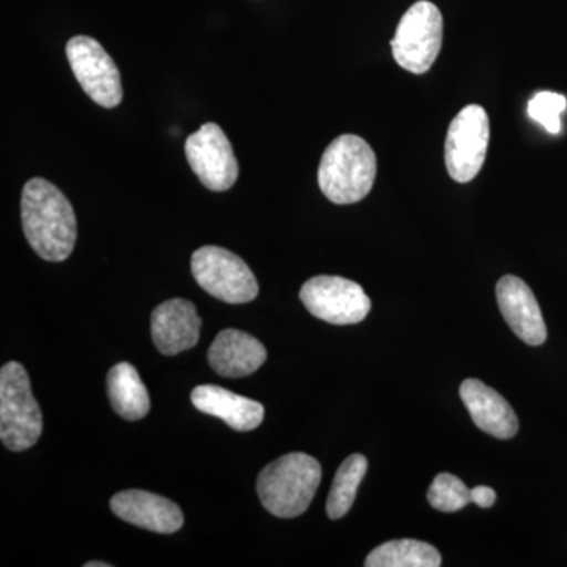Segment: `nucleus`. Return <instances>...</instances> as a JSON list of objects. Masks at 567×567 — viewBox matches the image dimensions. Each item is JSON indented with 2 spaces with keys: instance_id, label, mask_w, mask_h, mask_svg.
I'll return each instance as SVG.
<instances>
[{
  "instance_id": "39448f33",
  "label": "nucleus",
  "mask_w": 567,
  "mask_h": 567,
  "mask_svg": "<svg viewBox=\"0 0 567 567\" xmlns=\"http://www.w3.org/2000/svg\"><path fill=\"white\" fill-rule=\"evenodd\" d=\"M442 43V11L429 0H420L399 22L391 50L399 66L413 74H424L434 65Z\"/></svg>"
},
{
  "instance_id": "4be33fe9",
  "label": "nucleus",
  "mask_w": 567,
  "mask_h": 567,
  "mask_svg": "<svg viewBox=\"0 0 567 567\" xmlns=\"http://www.w3.org/2000/svg\"><path fill=\"white\" fill-rule=\"evenodd\" d=\"M496 494L494 488L487 486H477L472 488V503L475 505L483 507V509H488L495 505Z\"/></svg>"
},
{
  "instance_id": "423d86ee",
  "label": "nucleus",
  "mask_w": 567,
  "mask_h": 567,
  "mask_svg": "<svg viewBox=\"0 0 567 567\" xmlns=\"http://www.w3.org/2000/svg\"><path fill=\"white\" fill-rule=\"evenodd\" d=\"M192 271L205 292L224 303L245 305L259 295V282L251 268L237 254L219 246L197 249L193 254Z\"/></svg>"
},
{
  "instance_id": "412c9836",
  "label": "nucleus",
  "mask_w": 567,
  "mask_h": 567,
  "mask_svg": "<svg viewBox=\"0 0 567 567\" xmlns=\"http://www.w3.org/2000/svg\"><path fill=\"white\" fill-rule=\"evenodd\" d=\"M567 107L565 95L555 92H539L529 100L528 115L540 123L548 133L561 132V114Z\"/></svg>"
},
{
  "instance_id": "dca6fc26",
  "label": "nucleus",
  "mask_w": 567,
  "mask_h": 567,
  "mask_svg": "<svg viewBox=\"0 0 567 567\" xmlns=\"http://www.w3.org/2000/svg\"><path fill=\"white\" fill-rule=\"evenodd\" d=\"M192 402L199 412L219 417L238 432L254 431L262 424L265 416V409L260 402L216 385L194 388Z\"/></svg>"
},
{
  "instance_id": "f03ea898",
  "label": "nucleus",
  "mask_w": 567,
  "mask_h": 567,
  "mask_svg": "<svg viewBox=\"0 0 567 567\" xmlns=\"http://www.w3.org/2000/svg\"><path fill=\"white\" fill-rule=\"evenodd\" d=\"M377 156L363 137L342 134L323 152L319 186L333 204L360 203L374 186Z\"/></svg>"
},
{
  "instance_id": "f257e3e1",
  "label": "nucleus",
  "mask_w": 567,
  "mask_h": 567,
  "mask_svg": "<svg viewBox=\"0 0 567 567\" xmlns=\"http://www.w3.org/2000/svg\"><path fill=\"white\" fill-rule=\"evenodd\" d=\"M21 219L25 238L41 259L48 262L69 259L76 245V215L58 186L44 178H32L25 183Z\"/></svg>"
},
{
  "instance_id": "0eeeda50",
  "label": "nucleus",
  "mask_w": 567,
  "mask_h": 567,
  "mask_svg": "<svg viewBox=\"0 0 567 567\" xmlns=\"http://www.w3.org/2000/svg\"><path fill=\"white\" fill-rule=\"evenodd\" d=\"M491 125L480 104L464 107L447 128L445 162L447 174L457 183L475 181L486 162Z\"/></svg>"
},
{
  "instance_id": "5701e85b",
  "label": "nucleus",
  "mask_w": 567,
  "mask_h": 567,
  "mask_svg": "<svg viewBox=\"0 0 567 567\" xmlns=\"http://www.w3.org/2000/svg\"><path fill=\"white\" fill-rule=\"evenodd\" d=\"M85 567H111L110 563L91 561L85 563Z\"/></svg>"
},
{
  "instance_id": "2eb2a0df",
  "label": "nucleus",
  "mask_w": 567,
  "mask_h": 567,
  "mask_svg": "<svg viewBox=\"0 0 567 567\" xmlns=\"http://www.w3.org/2000/svg\"><path fill=\"white\" fill-rule=\"evenodd\" d=\"M267 360V350L259 339L238 330H224L208 350L213 371L229 379L251 375Z\"/></svg>"
},
{
  "instance_id": "ddd939ff",
  "label": "nucleus",
  "mask_w": 567,
  "mask_h": 567,
  "mask_svg": "<svg viewBox=\"0 0 567 567\" xmlns=\"http://www.w3.org/2000/svg\"><path fill=\"white\" fill-rule=\"evenodd\" d=\"M203 320L196 306L183 298L164 301L152 315V338L156 349L174 357L199 342Z\"/></svg>"
},
{
  "instance_id": "9d476101",
  "label": "nucleus",
  "mask_w": 567,
  "mask_h": 567,
  "mask_svg": "<svg viewBox=\"0 0 567 567\" xmlns=\"http://www.w3.org/2000/svg\"><path fill=\"white\" fill-rule=\"evenodd\" d=\"M186 159L205 188L223 193L238 178V162L233 145L216 123H205L185 142Z\"/></svg>"
},
{
  "instance_id": "6e6552de",
  "label": "nucleus",
  "mask_w": 567,
  "mask_h": 567,
  "mask_svg": "<svg viewBox=\"0 0 567 567\" xmlns=\"http://www.w3.org/2000/svg\"><path fill=\"white\" fill-rule=\"evenodd\" d=\"M300 298L312 316L333 324L363 322L372 306L360 284L341 276L309 279L301 287Z\"/></svg>"
},
{
  "instance_id": "4468645a",
  "label": "nucleus",
  "mask_w": 567,
  "mask_h": 567,
  "mask_svg": "<svg viewBox=\"0 0 567 567\" xmlns=\"http://www.w3.org/2000/svg\"><path fill=\"white\" fill-rule=\"evenodd\" d=\"M462 402H464L473 423L499 440H509L517 434L518 420L516 412L502 394L494 388L477 379L465 380L461 385Z\"/></svg>"
},
{
  "instance_id": "1a4fd4ad",
  "label": "nucleus",
  "mask_w": 567,
  "mask_h": 567,
  "mask_svg": "<svg viewBox=\"0 0 567 567\" xmlns=\"http://www.w3.org/2000/svg\"><path fill=\"white\" fill-rule=\"evenodd\" d=\"M66 58L82 91L93 102L107 110L121 104V71L99 41L87 35L73 37L66 43Z\"/></svg>"
},
{
  "instance_id": "a211bd4d",
  "label": "nucleus",
  "mask_w": 567,
  "mask_h": 567,
  "mask_svg": "<svg viewBox=\"0 0 567 567\" xmlns=\"http://www.w3.org/2000/svg\"><path fill=\"white\" fill-rule=\"evenodd\" d=\"M365 567H439L442 555L431 544L415 539H395L374 548Z\"/></svg>"
},
{
  "instance_id": "f3484780",
  "label": "nucleus",
  "mask_w": 567,
  "mask_h": 567,
  "mask_svg": "<svg viewBox=\"0 0 567 567\" xmlns=\"http://www.w3.org/2000/svg\"><path fill=\"white\" fill-rule=\"evenodd\" d=\"M107 398L112 409L126 421H140L148 415L151 398L136 368L118 363L107 372Z\"/></svg>"
},
{
  "instance_id": "7ed1b4c3",
  "label": "nucleus",
  "mask_w": 567,
  "mask_h": 567,
  "mask_svg": "<svg viewBox=\"0 0 567 567\" xmlns=\"http://www.w3.org/2000/svg\"><path fill=\"white\" fill-rule=\"evenodd\" d=\"M322 481V466L305 453L286 454L265 466L257 477V495L268 513L293 518L305 514Z\"/></svg>"
},
{
  "instance_id": "20e7f679",
  "label": "nucleus",
  "mask_w": 567,
  "mask_h": 567,
  "mask_svg": "<svg viewBox=\"0 0 567 567\" xmlns=\"http://www.w3.org/2000/svg\"><path fill=\"white\" fill-rule=\"evenodd\" d=\"M43 415L33 398L24 365L10 361L0 371V440L7 450L21 453L39 442Z\"/></svg>"
},
{
  "instance_id": "f8f14e48",
  "label": "nucleus",
  "mask_w": 567,
  "mask_h": 567,
  "mask_svg": "<svg viewBox=\"0 0 567 567\" xmlns=\"http://www.w3.org/2000/svg\"><path fill=\"white\" fill-rule=\"evenodd\" d=\"M111 509L115 516L134 527L173 535L183 527L181 507L162 495L145 491H123L112 496Z\"/></svg>"
},
{
  "instance_id": "6ab92c4d",
  "label": "nucleus",
  "mask_w": 567,
  "mask_h": 567,
  "mask_svg": "<svg viewBox=\"0 0 567 567\" xmlns=\"http://www.w3.org/2000/svg\"><path fill=\"white\" fill-rule=\"evenodd\" d=\"M368 472V458L361 454L347 457L336 473L333 486L327 499V513L331 520L342 518L352 509L358 487Z\"/></svg>"
},
{
  "instance_id": "9b49d317",
  "label": "nucleus",
  "mask_w": 567,
  "mask_h": 567,
  "mask_svg": "<svg viewBox=\"0 0 567 567\" xmlns=\"http://www.w3.org/2000/svg\"><path fill=\"white\" fill-rule=\"evenodd\" d=\"M496 301L506 323L525 344L537 347L546 342V322L527 282L517 276H503L496 284Z\"/></svg>"
},
{
  "instance_id": "aec40b11",
  "label": "nucleus",
  "mask_w": 567,
  "mask_h": 567,
  "mask_svg": "<svg viewBox=\"0 0 567 567\" xmlns=\"http://www.w3.org/2000/svg\"><path fill=\"white\" fill-rule=\"evenodd\" d=\"M432 507L442 513H457L472 503V488L451 473H440L427 491Z\"/></svg>"
}]
</instances>
